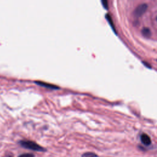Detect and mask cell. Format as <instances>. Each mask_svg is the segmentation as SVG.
I'll return each instance as SVG.
<instances>
[{
  "label": "cell",
  "mask_w": 157,
  "mask_h": 157,
  "mask_svg": "<svg viewBox=\"0 0 157 157\" xmlns=\"http://www.w3.org/2000/svg\"><path fill=\"white\" fill-rule=\"evenodd\" d=\"M101 3L105 9H108V2H107V1H102Z\"/></svg>",
  "instance_id": "9c48e42d"
},
{
  "label": "cell",
  "mask_w": 157,
  "mask_h": 157,
  "mask_svg": "<svg viewBox=\"0 0 157 157\" xmlns=\"http://www.w3.org/2000/svg\"><path fill=\"white\" fill-rule=\"evenodd\" d=\"M19 144L22 147L36 152H46V149L44 147H41L37 143L31 141V140H20Z\"/></svg>",
  "instance_id": "6da1fadb"
},
{
  "label": "cell",
  "mask_w": 157,
  "mask_h": 157,
  "mask_svg": "<svg viewBox=\"0 0 157 157\" xmlns=\"http://www.w3.org/2000/svg\"><path fill=\"white\" fill-rule=\"evenodd\" d=\"M36 84H38L40 86H44V87H46L47 88H50V89H59V87H58L56 85H51V84H47V83H45V82H39V81H38V82H35Z\"/></svg>",
  "instance_id": "277c9868"
},
{
  "label": "cell",
  "mask_w": 157,
  "mask_h": 157,
  "mask_svg": "<svg viewBox=\"0 0 157 157\" xmlns=\"http://www.w3.org/2000/svg\"><path fill=\"white\" fill-rule=\"evenodd\" d=\"M140 140L142 143L145 146H149L151 144V139L149 136L146 134H142L140 136Z\"/></svg>",
  "instance_id": "3957f363"
},
{
  "label": "cell",
  "mask_w": 157,
  "mask_h": 157,
  "mask_svg": "<svg viewBox=\"0 0 157 157\" xmlns=\"http://www.w3.org/2000/svg\"><path fill=\"white\" fill-rule=\"evenodd\" d=\"M148 8V5L146 3L141 4L139 6H138L136 8L134 12V15L136 17H140V16L142 15L145 12H146L147 9Z\"/></svg>",
  "instance_id": "7a4b0ae2"
},
{
  "label": "cell",
  "mask_w": 157,
  "mask_h": 157,
  "mask_svg": "<svg viewBox=\"0 0 157 157\" xmlns=\"http://www.w3.org/2000/svg\"><path fill=\"white\" fill-rule=\"evenodd\" d=\"M19 157H35V155L31 154H23L19 155Z\"/></svg>",
  "instance_id": "ba28073f"
},
{
  "label": "cell",
  "mask_w": 157,
  "mask_h": 157,
  "mask_svg": "<svg viewBox=\"0 0 157 157\" xmlns=\"http://www.w3.org/2000/svg\"><path fill=\"white\" fill-rule=\"evenodd\" d=\"M143 63H144V65H145L146 66V67H148V68H151V67H150V66L149 65H148V63H146V62H144V61H143Z\"/></svg>",
  "instance_id": "30bf717a"
},
{
  "label": "cell",
  "mask_w": 157,
  "mask_h": 157,
  "mask_svg": "<svg viewBox=\"0 0 157 157\" xmlns=\"http://www.w3.org/2000/svg\"><path fill=\"white\" fill-rule=\"evenodd\" d=\"M156 20H157V17H156Z\"/></svg>",
  "instance_id": "7c38bea8"
},
{
  "label": "cell",
  "mask_w": 157,
  "mask_h": 157,
  "mask_svg": "<svg viewBox=\"0 0 157 157\" xmlns=\"http://www.w3.org/2000/svg\"><path fill=\"white\" fill-rule=\"evenodd\" d=\"M142 34L144 36H145L146 38H148L151 36V31L150 29L147 27H144L142 29Z\"/></svg>",
  "instance_id": "5b68a950"
},
{
  "label": "cell",
  "mask_w": 157,
  "mask_h": 157,
  "mask_svg": "<svg viewBox=\"0 0 157 157\" xmlns=\"http://www.w3.org/2000/svg\"><path fill=\"white\" fill-rule=\"evenodd\" d=\"M106 19L107 20V22H109V23L110 24V25L111 26V27H112V28L113 29V30H114V31H115V27H114V25L113 21H112V19H111L110 16L109 15V14H106Z\"/></svg>",
  "instance_id": "8992f818"
},
{
  "label": "cell",
  "mask_w": 157,
  "mask_h": 157,
  "mask_svg": "<svg viewBox=\"0 0 157 157\" xmlns=\"http://www.w3.org/2000/svg\"><path fill=\"white\" fill-rule=\"evenodd\" d=\"M82 157H98V156L93 152H86L82 155Z\"/></svg>",
  "instance_id": "52a82bcc"
},
{
  "label": "cell",
  "mask_w": 157,
  "mask_h": 157,
  "mask_svg": "<svg viewBox=\"0 0 157 157\" xmlns=\"http://www.w3.org/2000/svg\"><path fill=\"white\" fill-rule=\"evenodd\" d=\"M9 157H11V156H9Z\"/></svg>",
  "instance_id": "8fae6325"
}]
</instances>
